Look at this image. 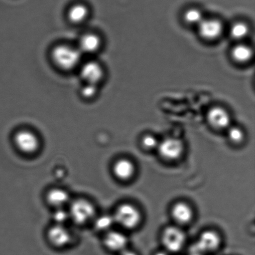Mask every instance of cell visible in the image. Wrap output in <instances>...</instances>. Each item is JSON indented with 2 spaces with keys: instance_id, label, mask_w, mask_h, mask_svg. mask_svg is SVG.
Instances as JSON below:
<instances>
[{
  "instance_id": "6da1fadb",
  "label": "cell",
  "mask_w": 255,
  "mask_h": 255,
  "mask_svg": "<svg viewBox=\"0 0 255 255\" xmlns=\"http://www.w3.org/2000/svg\"><path fill=\"white\" fill-rule=\"evenodd\" d=\"M82 55L77 47L61 44L52 49L51 59L59 69L71 71L81 66Z\"/></svg>"
},
{
  "instance_id": "7a4b0ae2",
  "label": "cell",
  "mask_w": 255,
  "mask_h": 255,
  "mask_svg": "<svg viewBox=\"0 0 255 255\" xmlns=\"http://www.w3.org/2000/svg\"><path fill=\"white\" fill-rule=\"evenodd\" d=\"M70 219L76 224L84 225L91 221L96 214L93 204L86 199H77L72 202L69 211Z\"/></svg>"
},
{
  "instance_id": "3957f363",
  "label": "cell",
  "mask_w": 255,
  "mask_h": 255,
  "mask_svg": "<svg viewBox=\"0 0 255 255\" xmlns=\"http://www.w3.org/2000/svg\"><path fill=\"white\" fill-rule=\"evenodd\" d=\"M199 36L207 41L221 38L224 32V24L216 17H206L197 26Z\"/></svg>"
},
{
  "instance_id": "277c9868",
  "label": "cell",
  "mask_w": 255,
  "mask_h": 255,
  "mask_svg": "<svg viewBox=\"0 0 255 255\" xmlns=\"http://www.w3.org/2000/svg\"><path fill=\"white\" fill-rule=\"evenodd\" d=\"M115 222L127 229H134L141 221V214L138 210L131 204L121 205L114 216Z\"/></svg>"
},
{
  "instance_id": "5b68a950",
  "label": "cell",
  "mask_w": 255,
  "mask_h": 255,
  "mask_svg": "<svg viewBox=\"0 0 255 255\" xmlns=\"http://www.w3.org/2000/svg\"><path fill=\"white\" fill-rule=\"evenodd\" d=\"M162 242L167 252L177 253L183 248L186 236L181 229L176 227H167L162 236Z\"/></svg>"
},
{
  "instance_id": "8992f818",
  "label": "cell",
  "mask_w": 255,
  "mask_h": 255,
  "mask_svg": "<svg viewBox=\"0 0 255 255\" xmlns=\"http://www.w3.org/2000/svg\"><path fill=\"white\" fill-rule=\"evenodd\" d=\"M207 120L209 124L217 130L228 129L231 126V114L223 106L212 107L207 112Z\"/></svg>"
},
{
  "instance_id": "52a82bcc",
  "label": "cell",
  "mask_w": 255,
  "mask_h": 255,
  "mask_svg": "<svg viewBox=\"0 0 255 255\" xmlns=\"http://www.w3.org/2000/svg\"><path fill=\"white\" fill-rule=\"evenodd\" d=\"M14 142L20 151L27 154L34 153L39 146V139L36 134L28 130H21L16 132Z\"/></svg>"
},
{
  "instance_id": "ba28073f",
  "label": "cell",
  "mask_w": 255,
  "mask_h": 255,
  "mask_svg": "<svg viewBox=\"0 0 255 255\" xmlns=\"http://www.w3.org/2000/svg\"><path fill=\"white\" fill-rule=\"evenodd\" d=\"M80 74L85 83L98 85L105 76L103 66L99 62L89 61L81 64Z\"/></svg>"
},
{
  "instance_id": "9c48e42d",
  "label": "cell",
  "mask_w": 255,
  "mask_h": 255,
  "mask_svg": "<svg viewBox=\"0 0 255 255\" xmlns=\"http://www.w3.org/2000/svg\"><path fill=\"white\" fill-rule=\"evenodd\" d=\"M157 149L162 158L174 161L181 157L184 151V144L181 140L169 137L160 142Z\"/></svg>"
},
{
  "instance_id": "30bf717a",
  "label": "cell",
  "mask_w": 255,
  "mask_h": 255,
  "mask_svg": "<svg viewBox=\"0 0 255 255\" xmlns=\"http://www.w3.org/2000/svg\"><path fill=\"white\" fill-rule=\"evenodd\" d=\"M221 242V238L216 232L211 231L204 232L200 236L196 248L192 252L202 255L213 252L219 249Z\"/></svg>"
},
{
  "instance_id": "8fae6325",
  "label": "cell",
  "mask_w": 255,
  "mask_h": 255,
  "mask_svg": "<svg viewBox=\"0 0 255 255\" xmlns=\"http://www.w3.org/2000/svg\"><path fill=\"white\" fill-rule=\"evenodd\" d=\"M47 239L52 246L56 247H64L71 242V236L63 225L52 226L47 231Z\"/></svg>"
},
{
  "instance_id": "7c38bea8",
  "label": "cell",
  "mask_w": 255,
  "mask_h": 255,
  "mask_svg": "<svg viewBox=\"0 0 255 255\" xmlns=\"http://www.w3.org/2000/svg\"><path fill=\"white\" fill-rule=\"evenodd\" d=\"M254 49L251 45L243 42H239L232 47L231 51L232 59L237 63H249L254 57Z\"/></svg>"
},
{
  "instance_id": "4fadbf2b",
  "label": "cell",
  "mask_w": 255,
  "mask_h": 255,
  "mask_svg": "<svg viewBox=\"0 0 255 255\" xmlns=\"http://www.w3.org/2000/svg\"><path fill=\"white\" fill-rule=\"evenodd\" d=\"M102 40L94 33L85 34L80 39L77 47L82 54H93L101 49Z\"/></svg>"
},
{
  "instance_id": "5bb4252c",
  "label": "cell",
  "mask_w": 255,
  "mask_h": 255,
  "mask_svg": "<svg viewBox=\"0 0 255 255\" xmlns=\"http://www.w3.org/2000/svg\"><path fill=\"white\" fill-rule=\"evenodd\" d=\"M104 244L107 248L111 251L121 252L126 249L128 239L121 232L111 231L106 235Z\"/></svg>"
},
{
  "instance_id": "9a60e30c",
  "label": "cell",
  "mask_w": 255,
  "mask_h": 255,
  "mask_svg": "<svg viewBox=\"0 0 255 255\" xmlns=\"http://www.w3.org/2000/svg\"><path fill=\"white\" fill-rule=\"evenodd\" d=\"M172 216L175 221L181 224H186L191 221L193 212L188 204L179 202L172 209Z\"/></svg>"
},
{
  "instance_id": "2e32d148",
  "label": "cell",
  "mask_w": 255,
  "mask_h": 255,
  "mask_svg": "<svg viewBox=\"0 0 255 255\" xmlns=\"http://www.w3.org/2000/svg\"><path fill=\"white\" fill-rule=\"evenodd\" d=\"M113 170L115 176L122 181H127L131 178L135 171L134 164L126 159L117 161L114 164Z\"/></svg>"
},
{
  "instance_id": "e0dca14e",
  "label": "cell",
  "mask_w": 255,
  "mask_h": 255,
  "mask_svg": "<svg viewBox=\"0 0 255 255\" xmlns=\"http://www.w3.org/2000/svg\"><path fill=\"white\" fill-rule=\"evenodd\" d=\"M89 15V9L84 3H76L72 5L67 11V17L74 24H81L86 21Z\"/></svg>"
},
{
  "instance_id": "ac0fdd59",
  "label": "cell",
  "mask_w": 255,
  "mask_h": 255,
  "mask_svg": "<svg viewBox=\"0 0 255 255\" xmlns=\"http://www.w3.org/2000/svg\"><path fill=\"white\" fill-rule=\"evenodd\" d=\"M46 199L51 206L57 209L63 208L69 201V195L63 189H53L47 192Z\"/></svg>"
},
{
  "instance_id": "d6986e66",
  "label": "cell",
  "mask_w": 255,
  "mask_h": 255,
  "mask_svg": "<svg viewBox=\"0 0 255 255\" xmlns=\"http://www.w3.org/2000/svg\"><path fill=\"white\" fill-rule=\"evenodd\" d=\"M250 31L251 29L247 22L238 21L232 24L229 29V34L232 39L237 42H243L244 40L248 37Z\"/></svg>"
},
{
  "instance_id": "ffe728a7",
  "label": "cell",
  "mask_w": 255,
  "mask_h": 255,
  "mask_svg": "<svg viewBox=\"0 0 255 255\" xmlns=\"http://www.w3.org/2000/svg\"><path fill=\"white\" fill-rule=\"evenodd\" d=\"M203 12L197 7L187 9L183 14L184 21L190 26H197L204 18Z\"/></svg>"
},
{
  "instance_id": "44dd1931",
  "label": "cell",
  "mask_w": 255,
  "mask_h": 255,
  "mask_svg": "<svg viewBox=\"0 0 255 255\" xmlns=\"http://www.w3.org/2000/svg\"><path fill=\"white\" fill-rule=\"evenodd\" d=\"M114 222H115L114 216L106 215V216L100 217L96 220L95 227L97 230L100 231H108L113 226Z\"/></svg>"
},
{
  "instance_id": "7402d4cb",
  "label": "cell",
  "mask_w": 255,
  "mask_h": 255,
  "mask_svg": "<svg viewBox=\"0 0 255 255\" xmlns=\"http://www.w3.org/2000/svg\"><path fill=\"white\" fill-rule=\"evenodd\" d=\"M227 136L234 144L241 143L245 138L243 129L238 126H231L227 129Z\"/></svg>"
},
{
  "instance_id": "603a6c76",
  "label": "cell",
  "mask_w": 255,
  "mask_h": 255,
  "mask_svg": "<svg viewBox=\"0 0 255 255\" xmlns=\"http://www.w3.org/2000/svg\"><path fill=\"white\" fill-rule=\"evenodd\" d=\"M99 86L92 84L85 83L81 90V96L86 99H92L98 93Z\"/></svg>"
},
{
  "instance_id": "cb8c5ba5",
  "label": "cell",
  "mask_w": 255,
  "mask_h": 255,
  "mask_svg": "<svg viewBox=\"0 0 255 255\" xmlns=\"http://www.w3.org/2000/svg\"><path fill=\"white\" fill-rule=\"evenodd\" d=\"M70 219V215L68 211H66L63 208L57 209L53 214V220L56 224L64 225Z\"/></svg>"
},
{
  "instance_id": "d4e9b609",
  "label": "cell",
  "mask_w": 255,
  "mask_h": 255,
  "mask_svg": "<svg viewBox=\"0 0 255 255\" xmlns=\"http://www.w3.org/2000/svg\"><path fill=\"white\" fill-rule=\"evenodd\" d=\"M142 146L146 149H154L158 147L159 142L153 135L146 134L141 140Z\"/></svg>"
},
{
  "instance_id": "484cf974",
  "label": "cell",
  "mask_w": 255,
  "mask_h": 255,
  "mask_svg": "<svg viewBox=\"0 0 255 255\" xmlns=\"http://www.w3.org/2000/svg\"><path fill=\"white\" fill-rule=\"evenodd\" d=\"M121 255H139L134 251H129V250H124V251L121 252Z\"/></svg>"
},
{
  "instance_id": "4316f807",
  "label": "cell",
  "mask_w": 255,
  "mask_h": 255,
  "mask_svg": "<svg viewBox=\"0 0 255 255\" xmlns=\"http://www.w3.org/2000/svg\"><path fill=\"white\" fill-rule=\"evenodd\" d=\"M154 255H169L167 253V252L164 251H159L155 253Z\"/></svg>"
},
{
  "instance_id": "83f0119b",
  "label": "cell",
  "mask_w": 255,
  "mask_h": 255,
  "mask_svg": "<svg viewBox=\"0 0 255 255\" xmlns=\"http://www.w3.org/2000/svg\"><path fill=\"white\" fill-rule=\"evenodd\" d=\"M190 255H204L201 254L195 253V252H192V254Z\"/></svg>"
}]
</instances>
